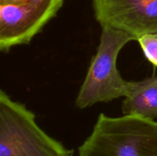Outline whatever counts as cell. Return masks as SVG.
<instances>
[{"mask_svg":"<svg viewBox=\"0 0 157 156\" xmlns=\"http://www.w3.org/2000/svg\"><path fill=\"white\" fill-rule=\"evenodd\" d=\"M64 0H23L0 4V50L28 44L57 14Z\"/></svg>","mask_w":157,"mask_h":156,"instance_id":"277c9868","label":"cell"},{"mask_svg":"<svg viewBox=\"0 0 157 156\" xmlns=\"http://www.w3.org/2000/svg\"><path fill=\"white\" fill-rule=\"evenodd\" d=\"M97 20L132 36L136 40L157 33V0H94Z\"/></svg>","mask_w":157,"mask_h":156,"instance_id":"5b68a950","label":"cell"},{"mask_svg":"<svg viewBox=\"0 0 157 156\" xmlns=\"http://www.w3.org/2000/svg\"><path fill=\"white\" fill-rule=\"evenodd\" d=\"M132 40H136L124 31L102 27L99 45L75 100L77 108H86L128 95L132 82L121 75L117 68V58L121 49Z\"/></svg>","mask_w":157,"mask_h":156,"instance_id":"7a4b0ae2","label":"cell"},{"mask_svg":"<svg viewBox=\"0 0 157 156\" xmlns=\"http://www.w3.org/2000/svg\"><path fill=\"white\" fill-rule=\"evenodd\" d=\"M74 150L48 135L23 104L0 91V156H73Z\"/></svg>","mask_w":157,"mask_h":156,"instance_id":"3957f363","label":"cell"},{"mask_svg":"<svg viewBox=\"0 0 157 156\" xmlns=\"http://www.w3.org/2000/svg\"><path fill=\"white\" fill-rule=\"evenodd\" d=\"M18 1H23V0H0V4H7V3H14V2H18Z\"/></svg>","mask_w":157,"mask_h":156,"instance_id":"ba28073f","label":"cell"},{"mask_svg":"<svg viewBox=\"0 0 157 156\" xmlns=\"http://www.w3.org/2000/svg\"><path fill=\"white\" fill-rule=\"evenodd\" d=\"M79 156H157V122L134 115L99 114Z\"/></svg>","mask_w":157,"mask_h":156,"instance_id":"6da1fadb","label":"cell"},{"mask_svg":"<svg viewBox=\"0 0 157 156\" xmlns=\"http://www.w3.org/2000/svg\"><path fill=\"white\" fill-rule=\"evenodd\" d=\"M121 109L123 115H134L155 120L157 118V75L132 82Z\"/></svg>","mask_w":157,"mask_h":156,"instance_id":"8992f818","label":"cell"},{"mask_svg":"<svg viewBox=\"0 0 157 156\" xmlns=\"http://www.w3.org/2000/svg\"><path fill=\"white\" fill-rule=\"evenodd\" d=\"M146 59L157 67V33H147L138 38Z\"/></svg>","mask_w":157,"mask_h":156,"instance_id":"52a82bcc","label":"cell"}]
</instances>
